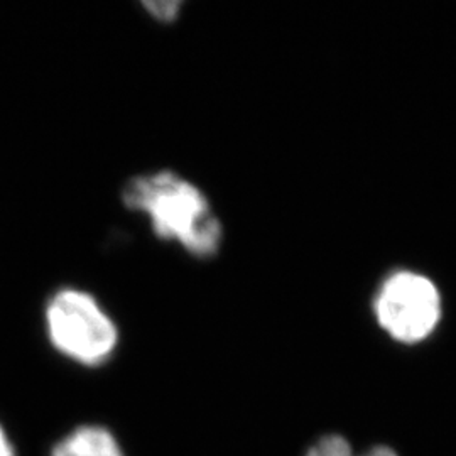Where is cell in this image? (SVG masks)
Here are the masks:
<instances>
[{
    "instance_id": "cell-1",
    "label": "cell",
    "mask_w": 456,
    "mask_h": 456,
    "mask_svg": "<svg viewBox=\"0 0 456 456\" xmlns=\"http://www.w3.org/2000/svg\"><path fill=\"white\" fill-rule=\"evenodd\" d=\"M122 200L134 212L146 213L154 233L173 240L195 257H212L222 244V225L205 195L171 171L132 178Z\"/></svg>"
},
{
    "instance_id": "cell-2",
    "label": "cell",
    "mask_w": 456,
    "mask_h": 456,
    "mask_svg": "<svg viewBox=\"0 0 456 456\" xmlns=\"http://www.w3.org/2000/svg\"><path fill=\"white\" fill-rule=\"evenodd\" d=\"M46 326L54 348L83 365L107 362L118 342L110 316L94 296L78 289H63L51 297Z\"/></svg>"
},
{
    "instance_id": "cell-3",
    "label": "cell",
    "mask_w": 456,
    "mask_h": 456,
    "mask_svg": "<svg viewBox=\"0 0 456 456\" xmlns=\"http://www.w3.org/2000/svg\"><path fill=\"white\" fill-rule=\"evenodd\" d=\"M441 294L429 277L399 271L387 277L375 296L379 326L395 342L421 343L440 323Z\"/></svg>"
},
{
    "instance_id": "cell-4",
    "label": "cell",
    "mask_w": 456,
    "mask_h": 456,
    "mask_svg": "<svg viewBox=\"0 0 456 456\" xmlns=\"http://www.w3.org/2000/svg\"><path fill=\"white\" fill-rule=\"evenodd\" d=\"M53 456H124L110 431L98 426H83L60 441Z\"/></svg>"
},
{
    "instance_id": "cell-5",
    "label": "cell",
    "mask_w": 456,
    "mask_h": 456,
    "mask_svg": "<svg viewBox=\"0 0 456 456\" xmlns=\"http://www.w3.org/2000/svg\"><path fill=\"white\" fill-rule=\"evenodd\" d=\"M305 456H399L391 446L377 444L367 453H355L350 441L342 435H326L314 441Z\"/></svg>"
},
{
    "instance_id": "cell-6",
    "label": "cell",
    "mask_w": 456,
    "mask_h": 456,
    "mask_svg": "<svg viewBox=\"0 0 456 456\" xmlns=\"http://www.w3.org/2000/svg\"><path fill=\"white\" fill-rule=\"evenodd\" d=\"M146 5L149 14L159 19L161 22H171L175 20L178 12H180L181 2H146Z\"/></svg>"
},
{
    "instance_id": "cell-7",
    "label": "cell",
    "mask_w": 456,
    "mask_h": 456,
    "mask_svg": "<svg viewBox=\"0 0 456 456\" xmlns=\"http://www.w3.org/2000/svg\"><path fill=\"white\" fill-rule=\"evenodd\" d=\"M0 456H14V450L9 438L5 436L2 426H0Z\"/></svg>"
}]
</instances>
